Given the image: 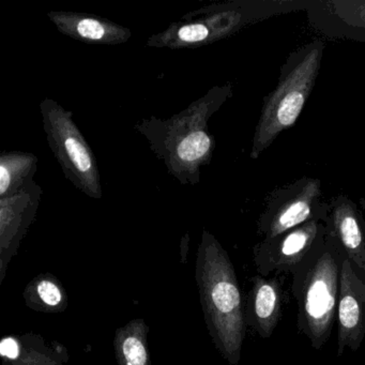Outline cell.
<instances>
[{
    "instance_id": "16",
    "label": "cell",
    "mask_w": 365,
    "mask_h": 365,
    "mask_svg": "<svg viewBox=\"0 0 365 365\" xmlns=\"http://www.w3.org/2000/svg\"><path fill=\"white\" fill-rule=\"evenodd\" d=\"M19 356L12 360L3 359L1 365H63L61 354L51 349L38 335H22L19 336Z\"/></svg>"
},
{
    "instance_id": "9",
    "label": "cell",
    "mask_w": 365,
    "mask_h": 365,
    "mask_svg": "<svg viewBox=\"0 0 365 365\" xmlns=\"http://www.w3.org/2000/svg\"><path fill=\"white\" fill-rule=\"evenodd\" d=\"M336 317L337 356L347 349L358 351L365 339V282L356 274L345 255L341 260Z\"/></svg>"
},
{
    "instance_id": "2",
    "label": "cell",
    "mask_w": 365,
    "mask_h": 365,
    "mask_svg": "<svg viewBox=\"0 0 365 365\" xmlns=\"http://www.w3.org/2000/svg\"><path fill=\"white\" fill-rule=\"evenodd\" d=\"M195 275L211 339L228 364L238 365L247 333L242 294L230 255L206 230L198 245Z\"/></svg>"
},
{
    "instance_id": "1",
    "label": "cell",
    "mask_w": 365,
    "mask_h": 365,
    "mask_svg": "<svg viewBox=\"0 0 365 365\" xmlns=\"http://www.w3.org/2000/svg\"><path fill=\"white\" fill-rule=\"evenodd\" d=\"M232 97L230 83L212 87L170 118L142 119L135 125L136 132L144 136L168 174L181 185H197L200 170L210 164L215 150V138L209 132V120Z\"/></svg>"
},
{
    "instance_id": "7",
    "label": "cell",
    "mask_w": 365,
    "mask_h": 365,
    "mask_svg": "<svg viewBox=\"0 0 365 365\" xmlns=\"http://www.w3.org/2000/svg\"><path fill=\"white\" fill-rule=\"evenodd\" d=\"M327 235V223L313 221L297 226L269 240L262 239L253 250L258 274L270 277L275 273H292L312 250L324 240Z\"/></svg>"
},
{
    "instance_id": "5",
    "label": "cell",
    "mask_w": 365,
    "mask_h": 365,
    "mask_svg": "<svg viewBox=\"0 0 365 365\" xmlns=\"http://www.w3.org/2000/svg\"><path fill=\"white\" fill-rule=\"evenodd\" d=\"M40 113L48 146L66 179L88 197L101 200L103 187L97 158L73 120L72 112L46 98L40 103Z\"/></svg>"
},
{
    "instance_id": "3",
    "label": "cell",
    "mask_w": 365,
    "mask_h": 365,
    "mask_svg": "<svg viewBox=\"0 0 365 365\" xmlns=\"http://www.w3.org/2000/svg\"><path fill=\"white\" fill-rule=\"evenodd\" d=\"M343 256L336 238L328 228L324 240L292 272V296L298 307L297 327L316 350L322 349L332 334Z\"/></svg>"
},
{
    "instance_id": "11",
    "label": "cell",
    "mask_w": 365,
    "mask_h": 365,
    "mask_svg": "<svg viewBox=\"0 0 365 365\" xmlns=\"http://www.w3.org/2000/svg\"><path fill=\"white\" fill-rule=\"evenodd\" d=\"M283 285L279 274L251 279V288L245 301L247 327L253 329L262 339H270L282 319Z\"/></svg>"
},
{
    "instance_id": "19",
    "label": "cell",
    "mask_w": 365,
    "mask_h": 365,
    "mask_svg": "<svg viewBox=\"0 0 365 365\" xmlns=\"http://www.w3.org/2000/svg\"><path fill=\"white\" fill-rule=\"evenodd\" d=\"M281 365H285V364H281Z\"/></svg>"
},
{
    "instance_id": "12",
    "label": "cell",
    "mask_w": 365,
    "mask_h": 365,
    "mask_svg": "<svg viewBox=\"0 0 365 365\" xmlns=\"http://www.w3.org/2000/svg\"><path fill=\"white\" fill-rule=\"evenodd\" d=\"M48 18L59 33L82 43L118 46L132 37L127 27L93 14L51 11Z\"/></svg>"
},
{
    "instance_id": "18",
    "label": "cell",
    "mask_w": 365,
    "mask_h": 365,
    "mask_svg": "<svg viewBox=\"0 0 365 365\" xmlns=\"http://www.w3.org/2000/svg\"><path fill=\"white\" fill-rule=\"evenodd\" d=\"M359 204H360L361 208H362L363 215H364L365 217V198H360Z\"/></svg>"
},
{
    "instance_id": "14",
    "label": "cell",
    "mask_w": 365,
    "mask_h": 365,
    "mask_svg": "<svg viewBox=\"0 0 365 365\" xmlns=\"http://www.w3.org/2000/svg\"><path fill=\"white\" fill-rule=\"evenodd\" d=\"M38 158L34 153L10 151L0 155V198L8 197L35 181Z\"/></svg>"
},
{
    "instance_id": "13",
    "label": "cell",
    "mask_w": 365,
    "mask_h": 365,
    "mask_svg": "<svg viewBox=\"0 0 365 365\" xmlns=\"http://www.w3.org/2000/svg\"><path fill=\"white\" fill-rule=\"evenodd\" d=\"M148 332L149 327L140 318L117 329L114 337L117 364L151 365L147 339Z\"/></svg>"
},
{
    "instance_id": "10",
    "label": "cell",
    "mask_w": 365,
    "mask_h": 365,
    "mask_svg": "<svg viewBox=\"0 0 365 365\" xmlns=\"http://www.w3.org/2000/svg\"><path fill=\"white\" fill-rule=\"evenodd\" d=\"M328 225L356 274L365 282V217L349 196H335L330 202Z\"/></svg>"
},
{
    "instance_id": "4",
    "label": "cell",
    "mask_w": 365,
    "mask_h": 365,
    "mask_svg": "<svg viewBox=\"0 0 365 365\" xmlns=\"http://www.w3.org/2000/svg\"><path fill=\"white\" fill-rule=\"evenodd\" d=\"M324 50V42L315 40L292 53L282 66L277 87L264 100L252 142L251 159H258L297 123L315 86Z\"/></svg>"
},
{
    "instance_id": "15",
    "label": "cell",
    "mask_w": 365,
    "mask_h": 365,
    "mask_svg": "<svg viewBox=\"0 0 365 365\" xmlns=\"http://www.w3.org/2000/svg\"><path fill=\"white\" fill-rule=\"evenodd\" d=\"M27 307L41 313H61L69 305L61 282L50 273L38 275L24 290Z\"/></svg>"
},
{
    "instance_id": "17",
    "label": "cell",
    "mask_w": 365,
    "mask_h": 365,
    "mask_svg": "<svg viewBox=\"0 0 365 365\" xmlns=\"http://www.w3.org/2000/svg\"><path fill=\"white\" fill-rule=\"evenodd\" d=\"M187 243H189V235H185L183 237L182 242H181V256H182V262H185L187 260Z\"/></svg>"
},
{
    "instance_id": "8",
    "label": "cell",
    "mask_w": 365,
    "mask_h": 365,
    "mask_svg": "<svg viewBox=\"0 0 365 365\" xmlns=\"http://www.w3.org/2000/svg\"><path fill=\"white\" fill-rule=\"evenodd\" d=\"M43 190L34 181L22 191L0 198V284L29 226L35 221Z\"/></svg>"
},
{
    "instance_id": "6",
    "label": "cell",
    "mask_w": 365,
    "mask_h": 365,
    "mask_svg": "<svg viewBox=\"0 0 365 365\" xmlns=\"http://www.w3.org/2000/svg\"><path fill=\"white\" fill-rule=\"evenodd\" d=\"M330 209L322 200V180L302 177L271 193L258 220V234L269 240L309 222L328 223Z\"/></svg>"
}]
</instances>
